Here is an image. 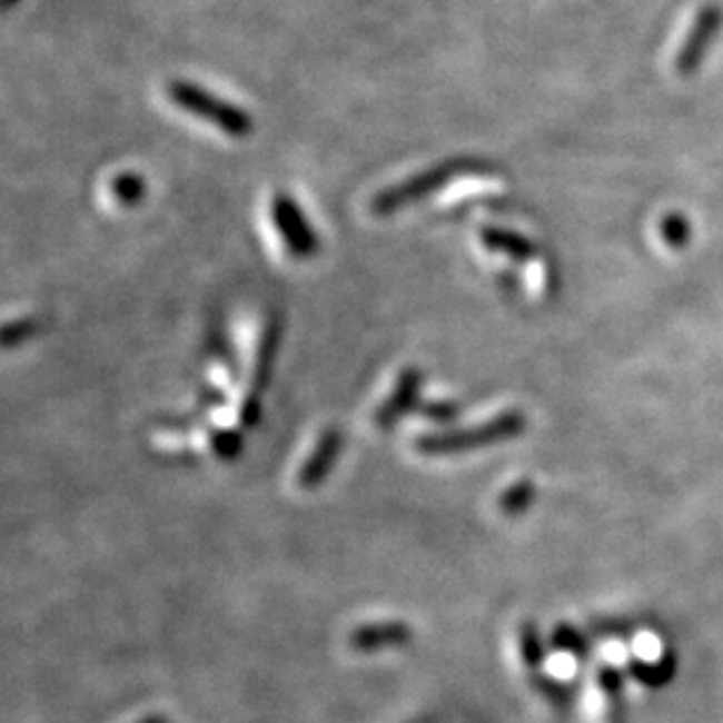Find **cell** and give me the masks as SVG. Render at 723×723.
Segmentation results:
<instances>
[{
	"mask_svg": "<svg viewBox=\"0 0 723 723\" xmlns=\"http://www.w3.org/2000/svg\"><path fill=\"white\" fill-rule=\"evenodd\" d=\"M527 417L517 410H508L471 428H447V432L424 434L415 440L419 455L426 457H455L473 449H483L496 443H506L523 436Z\"/></svg>",
	"mask_w": 723,
	"mask_h": 723,
	"instance_id": "6da1fadb",
	"label": "cell"
},
{
	"mask_svg": "<svg viewBox=\"0 0 723 723\" xmlns=\"http://www.w3.org/2000/svg\"><path fill=\"white\" fill-rule=\"evenodd\" d=\"M485 171H489V167H485V162L478 160H466V157H459V160H447L434 169H426L417 176L405 178L403 184H396L387 190L377 192L370 201V211L375 216L398 214L400 209L415 205V201L438 192L449 184V180L471 176V174H485Z\"/></svg>",
	"mask_w": 723,
	"mask_h": 723,
	"instance_id": "7a4b0ae2",
	"label": "cell"
},
{
	"mask_svg": "<svg viewBox=\"0 0 723 723\" xmlns=\"http://www.w3.org/2000/svg\"><path fill=\"white\" fill-rule=\"evenodd\" d=\"M167 89L169 99L178 108H184L199 120H207L222 133H228V137L246 139L254 133V118L248 116L244 108L207 92V89H201L199 85L188 80H174Z\"/></svg>",
	"mask_w": 723,
	"mask_h": 723,
	"instance_id": "3957f363",
	"label": "cell"
},
{
	"mask_svg": "<svg viewBox=\"0 0 723 723\" xmlns=\"http://www.w3.org/2000/svg\"><path fill=\"white\" fill-rule=\"evenodd\" d=\"M273 220L277 232L281 235L286 248L293 256L309 258L319 251V237H316L305 211L298 207V201L290 195L277 192L273 197Z\"/></svg>",
	"mask_w": 723,
	"mask_h": 723,
	"instance_id": "277c9868",
	"label": "cell"
},
{
	"mask_svg": "<svg viewBox=\"0 0 723 723\" xmlns=\"http://www.w3.org/2000/svg\"><path fill=\"white\" fill-rule=\"evenodd\" d=\"M721 27H723V10L719 6H705L697 12L693 27L680 48V55H676V73L689 78L700 69V63L705 61L710 44L716 40Z\"/></svg>",
	"mask_w": 723,
	"mask_h": 723,
	"instance_id": "5b68a950",
	"label": "cell"
},
{
	"mask_svg": "<svg viewBox=\"0 0 723 723\" xmlns=\"http://www.w3.org/2000/svg\"><path fill=\"white\" fill-rule=\"evenodd\" d=\"M422 384H424V375L419 368H405L398 375L394 392L375 413V424L382 428V432H389V428H394L403 417L419 410Z\"/></svg>",
	"mask_w": 723,
	"mask_h": 723,
	"instance_id": "8992f818",
	"label": "cell"
},
{
	"mask_svg": "<svg viewBox=\"0 0 723 723\" xmlns=\"http://www.w3.org/2000/svg\"><path fill=\"white\" fill-rule=\"evenodd\" d=\"M343 447H345V434L340 432V428H335V426L326 428L319 443H316V447L311 449V455L307 457L305 466L298 473V485L307 492L319 489L324 485V481L330 476L335 462L340 459Z\"/></svg>",
	"mask_w": 723,
	"mask_h": 723,
	"instance_id": "52a82bcc",
	"label": "cell"
},
{
	"mask_svg": "<svg viewBox=\"0 0 723 723\" xmlns=\"http://www.w3.org/2000/svg\"><path fill=\"white\" fill-rule=\"evenodd\" d=\"M415 640V630L405 621L366 623L351 630L349 646L358 653H375L384 648H403Z\"/></svg>",
	"mask_w": 723,
	"mask_h": 723,
	"instance_id": "ba28073f",
	"label": "cell"
},
{
	"mask_svg": "<svg viewBox=\"0 0 723 723\" xmlns=\"http://www.w3.org/2000/svg\"><path fill=\"white\" fill-rule=\"evenodd\" d=\"M625 672L644 689L658 691V689H665L676 676V655L672 651H665L658 661L632 658L627 663Z\"/></svg>",
	"mask_w": 723,
	"mask_h": 723,
	"instance_id": "9c48e42d",
	"label": "cell"
},
{
	"mask_svg": "<svg viewBox=\"0 0 723 723\" xmlns=\"http://www.w3.org/2000/svg\"><path fill=\"white\" fill-rule=\"evenodd\" d=\"M481 241H483V246L489 248V251L504 254V256L513 258L515 263H527L536 256V244L529 237L519 235L515 230L494 228V225L481 230Z\"/></svg>",
	"mask_w": 723,
	"mask_h": 723,
	"instance_id": "30bf717a",
	"label": "cell"
},
{
	"mask_svg": "<svg viewBox=\"0 0 723 723\" xmlns=\"http://www.w3.org/2000/svg\"><path fill=\"white\" fill-rule=\"evenodd\" d=\"M517 651H519V658H523L525 667L532 674L541 672V667L546 665L548 646H546L544 635H541V630H538V625L534 621L519 623V627H517Z\"/></svg>",
	"mask_w": 723,
	"mask_h": 723,
	"instance_id": "8fae6325",
	"label": "cell"
},
{
	"mask_svg": "<svg viewBox=\"0 0 723 723\" xmlns=\"http://www.w3.org/2000/svg\"><path fill=\"white\" fill-rule=\"evenodd\" d=\"M551 646L562 653H570L572 658H576L578 663H585L593 655L591 640H587V635H583V632L578 627H574L572 623H557L553 627Z\"/></svg>",
	"mask_w": 723,
	"mask_h": 723,
	"instance_id": "7c38bea8",
	"label": "cell"
},
{
	"mask_svg": "<svg viewBox=\"0 0 723 723\" xmlns=\"http://www.w3.org/2000/svg\"><path fill=\"white\" fill-rule=\"evenodd\" d=\"M534 502H536V485L529 478H523V481H515L511 487H506L499 494L496 508L508 517H519L534 506Z\"/></svg>",
	"mask_w": 723,
	"mask_h": 723,
	"instance_id": "4fadbf2b",
	"label": "cell"
},
{
	"mask_svg": "<svg viewBox=\"0 0 723 723\" xmlns=\"http://www.w3.org/2000/svg\"><path fill=\"white\" fill-rule=\"evenodd\" d=\"M625 670H618L616 665H602L597 670V686L604 693L606 703H608V712L612 716H621L623 714V697H625Z\"/></svg>",
	"mask_w": 723,
	"mask_h": 723,
	"instance_id": "5bb4252c",
	"label": "cell"
},
{
	"mask_svg": "<svg viewBox=\"0 0 723 723\" xmlns=\"http://www.w3.org/2000/svg\"><path fill=\"white\" fill-rule=\"evenodd\" d=\"M110 192L122 207H137L139 201L146 197V180L139 174L125 171V174L116 176V180H112Z\"/></svg>",
	"mask_w": 723,
	"mask_h": 723,
	"instance_id": "9a60e30c",
	"label": "cell"
},
{
	"mask_svg": "<svg viewBox=\"0 0 723 723\" xmlns=\"http://www.w3.org/2000/svg\"><path fill=\"white\" fill-rule=\"evenodd\" d=\"M691 235H693L691 222H689V218L684 214L672 211V214L663 216L661 237L670 248H674V251H682V248H686L689 241H691Z\"/></svg>",
	"mask_w": 723,
	"mask_h": 723,
	"instance_id": "2e32d148",
	"label": "cell"
},
{
	"mask_svg": "<svg viewBox=\"0 0 723 723\" xmlns=\"http://www.w3.org/2000/svg\"><path fill=\"white\" fill-rule=\"evenodd\" d=\"M532 686L541 695H544L551 705H570L574 697V691L570 684H564V682L555 680V676H548L544 672L532 674Z\"/></svg>",
	"mask_w": 723,
	"mask_h": 723,
	"instance_id": "e0dca14e",
	"label": "cell"
},
{
	"mask_svg": "<svg viewBox=\"0 0 723 723\" xmlns=\"http://www.w3.org/2000/svg\"><path fill=\"white\" fill-rule=\"evenodd\" d=\"M211 449L220 462H232L241 455L244 449V436L235 428H218L211 434Z\"/></svg>",
	"mask_w": 723,
	"mask_h": 723,
	"instance_id": "ac0fdd59",
	"label": "cell"
},
{
	"mask_svg": "<svg viewBox=\"0 0 723 723\" xmlns=\"http://www.w3.org/2000/svg\"><path fill=\"white\" fill-rule=\"evenodd\" d=\"M417 413L438 426H449L459 419L462 405L455 400H432V403H422Z\"/></svg>",
	"mask_w": 723,
	"mask_h": 723,
	"instance_id": "d6986e66",
	"label": "cell"
},
{
	"mask_svg": "<svg viewBox=\"0 0 723 723\" xmlns=\"http://www.w3.org/2000/svg\"><path fill=\"white\" fill-rule=\"evenodd\" d=\"M277 343H279V333L269 326L265 340L260 345V354H258V364H256V389H265L267 377H269V368H273V360H275V351H277Z\"/></svg>",
	"mask_w": 723,
	"mask_h": 723,
	"instance_id": "ffe728a7",
	"label": "cell"
},
{
	"mask_svg": "<svg viewBox=\"0 0 723 723\" xmlns=\"http://www.w3.org/2000/svg\"><path fill=\"white\" fill-rule=\"evenodd\" d=\"M36 330H38V324L33 319H21V321L8 324L3 330V347L12 349L21 343H27L31 335H36Z\"/></svg>",
	"mask_w": 723,
	"mask_h": 723,
	"instance_id": "44dd1931",
	"label": "cell"
},
{
	"mask_svg": "<svg viewBox=\"0 0 723 723\" xmlns=\"http://www.w3.org/2000/svg\"><path fill=\"white\" fill-rule=\"evenodd\" d=\"M239 419H241V424H244L246 428L256 426V424L260 422V403H258L256 398H248V400H244V405H241V413H239Z\"/></svg>",
	"mask_w": 723,
	"mask_h": 723,
	"instance_id": "7402d4cb",
	"label": "cell"
},
{
	"mask_svg": "<svg viewBox=\"0 0 723 723\" xmlns=\"http://www.w3.org/2000/svg\"><path fill=\"white\" fill-rule=\"evenodd\" d=\"M139 723H171V721L167 716H162V714H150V716L141 719Z\"/></svg>",
	"mask_w": 723,
	"mask_h": 723,
	"instance_id": "603a6c76",
	"label": "cell"
}]
</instances>
